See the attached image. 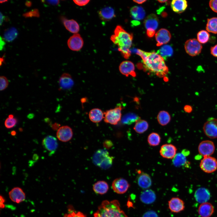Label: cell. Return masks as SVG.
Here are the masks:
<instances>
[{"mask_svg":"<svg viewBox=\"0 0 217 217\" xmlns=\"http://www.w3.org/2000/svg\"><path fill=\"white\" fill-rule=\"evenodd\" d=\"M136 53L141 57L144 67L149 72L159 77H163L168 73V69L164 59L156 52L137 49Z\"/></svg>","mask_w":217,"mask_h":217,"instance_id":"6da1fadb","label":"cell"},{"mask_svg":"<svg viewBox=\"0 0 217 217\" xmlns=\"http://www.w3.org/2000/svg\"><path fill=\"white\" fill-rule=\"evenodd\" d=\"M133 35L126 31L121 26L116 27L114 34L110 38L112 41L118 47V49L124 57L128 59L131 55L130 50L132 42Z\"/></svg>","mask_w":217,"mask_h":217,"instance_id":"7a4b0ae2","label":"cell"},{"mask_svg":"<svg viewBox=\"0 0 217 217\" xmlns=\"http://www.w3.org/2000/svg\"><path fill=\"white\" fill-rule=\"evenodd\" d=\"M94 217H128L120 207L118 201L105 200L94 214Z\"/></svg>","mask_w":217,"mask_h":217,"instance_id":"3957f363","label":"cell"},{"mask_svg":"<svg viewBox=\"0 0 217 217\" xmlns=\"http://www.w3.org/2000/svg\"><path fill=\"white\" fill-rule=\"evenodd\" d=\"M113 157L110 156L108 152L105 150H98L93 157L94 163L101 168L106 169L111 165Z\"/></svg>","mask_w":217,"mask_h":217,"instance_id":"277c9868","label":"cell"},{"mask_svg":"<svg viewBox=\"0 0 217 217\" xmlns=\"http://www.w3.org/2000/svg\"><path fill=\"white\" fill-rule=\"evenodd\" d=\"M122 109L121 106H120L104 112L105 122L112 125L117 124L121 119Z\"/></svg>","mask_w":217,"mask_h":217,"instance_id":"5b68a950","label":"cell"},{"mask_svg":"<svg viewBox=\"0 0 217 217\" xmlns=\"http://www.w3.org/2000/svg\"><path fill=\"white\" fill-rule=\"evenodd\" d=\"M184 49L186 53L191 56H195L201 52L202 46L197 40L195 38L187 40L184 44Z\"/></svg>","mask_w":217,"mask_h":217,"instance_id":"8992f818","label":"cell"},{"mask_svg":"<svg viewBox=\"0 0 217 217\" xmlns=\"http://www.w3.org/2000/svg\"><path fill=\"white\" fill-rule=\"evenodd\" d=\"M144 23L147 36L150 37H153L158 26L159 20L157 16L154 14H150L145 18Z\"/></svg>","mask_w":217,"mask_h":217,"instance_id":"52a82bcc","label":"cell"},{"mask_svg":"<svg viewBox=\"0 0 217 217\" xmlns=\"http://www.w3.org/2000/svg\"><path fill=\"white\" fill-rule=\"evenodd\" d=\"M203 129L205 134L209 138H217V118H209L204 123Z\"/></svg>","mask_w":217,"mask_h":217,"instance_id":"ba28073f","label":"cell"},{"mask_svg":"<svg viewBox=\"0 0 217 217\" xmlns=\"http://www.w3.org/2000/svg\"><path fill=\"white\" fill-rule=\"evenodd\" d=\"M200 166L205 173H213L217 169V160L210 156L204 157L201 161Z\"/></svg>","mask_w":217,"mask_h":217,"instance_id":"9c48e42d","label":"cell"},{"mask_svg":"<svg viewBox=\"0 0 217 217\" xmlns=\"http://www.w3.org/2000/svg\"><path fill=\"white\" fill-rule=\"evenodd\" d=\"M215 150V146L213 142L209 140H204L201 142L198 146L200 154L204 157L210 156Z\"/></svg>","mask_w":217,"mask_h":217,"instance_id":"30bf717a","label":"cell"},{"mask_svg":"<svg viewBox=\"0 0 217 217\" xmlns=\"http://www.w3.org/2000/svg\"><path fill=\"white\" fill-rule=\"evenodd\" d=\"M130 187L128 181L122 178H118L115 179L112 184L113 190L116 193L121 194L125 193Z\"/></svg>","mask_w":217,"mask_h":217,"instance_id":"8fae6325","label":"cell"},{"mask_svg":"<svg viewBox=\"0 0 217 217\" xmlns=\"http://www.w3.org/2000/svg\"><path fill=\"white\" fill-rule=\"evenodd\" d=\"M68 47L71 50L78 51L83 47V41L80 35L78 33L73 34L68 39L67 42Z\"/></svg>","mask_w":217,"mask_h":217,"instance_id":"7c38bea8","label":"cell"},{"mask_svg":"<svg viewBox=\"0 0 217 217\" xmlns=\"http://www.w3.org/2000/svg\"><path fill=\"white\" fill-rule=\"evenodd\" d=\"M177 149L174 145L171 144H165L161 147L159 153L163 158L173 159L176 154Z\"/></svg>","mask_w":217,"mask_h":217,"instance_id":"4fadbf2b","label":"cell"},{"mask_svg":"<svg viewBox=\"0 0 217 217\" xmlns=\"http://www.w3.org/2000/svg\"><path fill=\"white\" fill-rule=\"evenodd\" d=\"M73 135L71 128L68 126L60 127L56 133L57 138L59 140L63 142H66L71 140Z\"/></svg>","mask_w":217,"mask_h":217,"instance_id":"5bb4252c","label":"cell"},{"mask_svg":"<svg viewBox=\"0 0 217 217\" xmlns=\"http://www.w3.org/2000/svg\"><path fill=\"white\" fill-rule=\"evenodd\" d=\"M42 144L43 147L50 152V155L55 153L58 146L56 138L50 135L45 137L42 140Z\"/></svg>","mask_w":217,"mask_h":217,"instance_id":"9a60e30c","label":"cell"},{"mask_svg":"<svg viewBox=\"0 0 217 217\" xmlns=\"http://www.w3.org/2000/svg\"><path fill=\"white\" fill-rule=\"evenodd\" d=\"M155 38L157 46H159L168 42L171 39V35L168 30L161 29L155 34Z\"/></svg>","mask_w":217,"mask_h":217,"instance_id":"2e32d148","label":"cell"},{"mask_svg":"<svg viewBox=\"0 0 217 217\" xmlns=\"http://www.w3.org/2000/svg\"><path fill=\"white\" fill-rule=\"evenodd\" d=\"M169 208L173 212L178 213L183 210L185 208L184 201L177 197H173L168 202Z\"/></svg>","mask_w":217,"mask_h":217,"instance_id":"e0dca14e","label":"cell"},{"mask_svg":"<svg viewBox=\"0 0 217 217\" xmlns=\"http://www.w3.org/2000/svg\"><path fill=\"white\" fill-rule=\"evenodd\" d=\"M137 173L139 175L137 180L139 186L143 189H146L150 187L152 185V182L149 175L140 170H138Z\"/></svg>","mask_w":217,"mask_h":217,"instance_id":"ac0fdd59","label":"cell"},{"mask_svg":"<svg viewBox=\"0 0 217 217\" xmlns=\"http://www.w3.org/2000/svg\"><path fill=\"white\" fill-rule=\"evenodd\" d=\"M119 68L121 73L126 77L130 75L135 76L134 66L131 61H126L122 62L120 64Z\"/></svg>","mask_w":217,"mask_h":217,"instance_id":"d6986e66","label":"cell"},{"mask_svg":"<svg viewBox=\"0 0 217 217\" xmlns=\"http://www.w3.org/2000/svg\"><path fill=\"white\" fill-rule=\"evenodd\" d=\"M9 197L14 202L19 203L25 200V194L22 190L19 187H15L9 192Z\"/></svg>","mask_w":217,"mask_h":217,"instance_id":"ffe728a7","label":"cell"},{"mask_svg":"<svg viewBox=\"0 0 217 217\" xmlns=\"http://www.w3.org/2000/svg\"><path fill=\"white\" fill-rule=\"evenodd\" d=\"M214 210L213 205L206 202L201 204L198 209V212L201 217H210L213 214Z\"/></svg>","mask_w":217,"mask_h":217,"instance_id":"44dd1931","label":"cell"},{"mask_svg":"<svg viewBox=\"0 0 217 217\" xmlns=\"http://www.w3.org/2000/svg\"><path fill=\"white\" fill-rule=\"evenodd\" d=\"M209 191L205 188H200L195 192L194 197L196 200L201 203L206 202L210 198Z\"/></svg>","mask_w":217,"mask_h":217,"instance_id":"7402d4cb","label":"cell"},{"mask_svg":"<svg viewBox=\"0 0 217 217\" xmlns=\"http://www.w3.org/2000/svg\"><path fill=\"white\" fill-rule=\"evenodd\" d=\"M74 84V82L71 76L67 73H63L59 80V84L61 89H69Z\"/></svg>","mask_w":217,"mask_h":217,"instance_id":"603a6c76","label":"cell"},{"mask_svg":"<svg viewBox=\"0 0 217 217\" xmlns=\"http://www.w3.org/2000/svg\"><path fill=\"white\" fill-rule=\"evenodd\" d=\"M156 198L155 193L151 189H147L143 191L140 196L141 202L146 204H150L153 203Z\"/></svg>","mask_w":217,"mask_h":217,"instance_id":"cb8c5ba5","label":"cell"},{"mask_svg":"<svg viewBox=\"0 0 217 217\" xmlns=\"http://www.w3.org/2000/svg\"><path fill=\"white\" fill-rule=\"evenodd\" d=\"M65 28L69 32L74 34L79 31L80 27L76 21L73 19L68 20L62 17L61 19Z\"/></svg>","mask_w":217,"mask_h":217,"instance_id":"d4e9b609","label":"cell"},{"mask_svg":"<svg viewBox=\"0 0 217 217\" xmlns=\"http://www.w3.org/2000/svg\"><path fill=\"white\" fill-rule=\"evenodd\" d=\"M171 6L174 11L178 14L181 13L187 8V2L185 0H173L171 2Z\"/></svg>","mask_w":217,"mask_h":217,"instance_id":"484cf974","label":"cell"},{"mask_svg":"<svg viewBox=\"0 0 217 217\" xmlns=\"http://www.w3.org/2000/svg\"><path fill=\"white\" fill-rule=\"evenodd\" d=\"M99 15L101 19L104 21L111 20L115 16L114 9L109 7L103 8L100 10L99 11Z\"/></svg>","mask_w":217,"mask_h":217,"instance_id":"4316f807","label":"cell"},{"mask_svg":"<svg viewBox=\"0 0 217 217\" xmlns=\"http://www.w3.org/2000/svg\"><path fill=\"white\" fill-rule=\"evenodd\" d=\"M130 14L132 18L136 20H143L145 15L144 9L140 6H134L132 7L130 11Z\"/></svg>","mask_w":217,"mask_h":217,"instance_id":"83f0119b","label":"cell"},{"mask_svg":"<svg viewBox=\"0 0 217 217\" xmlns=\"http://www.w3.org/2000/svg\"><path fill=\"white\" fill-rule=\"evenodd\" d=\"M89 117L90 120L93 122L98 123L104 118V112L100 109L93 108L90 111Z\"/></svg>","mask_w":217,"mask_h":217,"instance_id":"f1b7e54d","label":"cell"},{"mask_svg":"<svg viewBox=\"0 0 217 217\" xmlns=\"http://www.w3.org/2000/svg\"><path fill=\"white\" fill-rule=\"evenodd\" d=\"M186 155L183 153L176 154L173 159L172 162L174 165L177 167L188 166L189 163L187 162Z\"/></svg>","mask_w":217,"mask_h":217,"instance_id":"f546056e","label":"cell"},{"mask_svg":"<svg viewBox=\"0 0 217 217\" xmlns=\"http://www.w3.org/2000/svg\"><path fill=\"white\" fill-rule=\"evenodd\" d=\"M108 185L105 181H99L96 183L93 186V189L96 193L103 194L106 193L108 189Z\"/></svg>","mask_w":217,"mask_h":217,"instance_id":"4dcf8cb0","label":"cell"},{"mask_svg":"<svg viewBox=\"0 0 217 217\" xmlns=\"http://www.w3.org/2000/svg\"><path fill=\"white\" fill-rule=\"evenodd\" d=\"M173 52V49L171 46L165 45L162 46L156 53L166 60L172 55Z\"/></svg>","mask_w":217,"mask_h":217,"instance_id":"1f68e13d","label":"cell"},{"mask_svg":"<svg viewBox=\"0 0 217 217\" xmlns=\"http://www.w3.org/2000/svg\"><path fill=\"white\" fill-rule=\"evenodd\" d=\"M149 127V124L146 121L139 119L136 122L134 129L138 134L143 133L147 130Z\"/></svg>","mask_w":217,"mask_h":217,"instance_id":"d6a6232c","label":"cell"},{"mask_svg":"<svg viewBox=\"0 0 217 217\" xmlns=\"http://www.w3.org/2000/svg\"><path fill=\"white\" fill-rule=\"evenodd\" d=\"M171 116L169 113L165 111H160L157 116V120L160 124L165 126L171 120Z\"/></svg>","mask_w":217,"mask_h":217,"instance_id":"836d02e7","label":"cell"},{"mask_svg":"<svg viewBox=\"0 0 217 217\" xmlns=\"http://www.w3.org/2000/svg\"><path fill=\"white\" fill-rule=\"evenodd\" d=\"M206 29L208 32L217 34V17H213L207 19Z\"/></svg>","mask_w":217,"mask_h":217,"instance_id":"e575fe53","label":"cell"},{"mask_svg":"<svg viewBox=\"0 0 217 217\" xmlns=\"http://www.w3.org/2000/svg\"><path fill=\"white\" fill-rule=\"evenodd\" d=\"M18 33L17 29L11 27L7 29L5 32L3 37L6 41L10 42L14 40L17 37Z\"/></svg>","mask_w":217,"mask_h":217,"instance_id":"d590c367","label":"cell"},{"mask_svg":"<svg viewBox=\"0 0 217 217\" xmlns=\"http://www.w3.org/2000/svg\"><path fill=\"white\" fill-rule=\"evenodd\" d=\"M147 142L149 145L151 146L158 145L161 142V137L157 133L152 132L148 136Z\"/></svg>","mask_w":217,"mask_h":217,"instance_id":"8d00e7d4","label":"cell"},{"mask_svg":"<svg viewBox=\"0 0 217 217\" xmlns=\"http://www.w3.org/2000/svg\"><path fill=\"white\" fill-rule=\"evenodd\" d=\"M140 119V117L136 114L134 113H129L124 116L122 119L123 123L131 124Z\"/></svg>","mask_w":217,"mask_h":217,"instance_id":"74e56055","label":"cell"},{"mask_svg":"<svg viewBox=\"0 0 217 217\" xmlns=\"http://www.w3.org/2000/svg\"><path fill=\"white\" fill-rule=\"evenodd\" d=\"M210 35L206 30H202L199 31L197 33V40L201 44H205L207 42L209 39Z\"/></svg>","mask_w":217,"mask_h":217,"instance_id":"f35d334b","label":"cell"},{"mask_svg":"<svg viewBox=\"0 0 217 217\" xmlns=\"http://www.w3.org/2000/svg\"><path fill=\"white\" fill-rule=\"evenodd\" d=\"M17 122V119L14 118H7L5 122V125L7 128L10 129L14 127L16 124Z\"/></svg>","mask_w":217,"mask_h":217,"instance_id":"ab89813d","label":"cell"},{"mask_svg":"<svg viewBox=\"0 0 217 217\" xmlns=\"http://www.w3.org/2000/svg\"><path fill=\"white\" fill-rule=\"evenodd\" d=\"M8 81L5 76H1L0 77V90L3 91L5 89L8 85Z\"/></svg>","mask_w":217,"mask_h":217,"instance_id":"60d3db41","label":"cell"},{"mask_svg":"<svg viewBox=\"0 0 217 217\" xmlns=\"http://www.w3.org/2000/svg\"><path fill=\"white\" fill-rule=\"evenodd\" d=\"M209 5L212 10L217 13V0H210L209 2Z\"/></svg>","mask_w":217,"mask_h":217,"instance_id":"b9f144b4","label":"cell"},{"mask_svg":"<svg viewBox=\"0 0 217 217\" xmlns=\"http://www.w3.org/2000/svg\"><path fill=\"white\" fill-rule=\"evenodd\" d=\"M66 217H86L83 213L80 212H72L66 215Z\"/></svg>","mask_w":217,"mask_h":217,"instance_id":"7bdbcfd3","label":"cell"},{"mask_svg":"<svg viewBox=\"0 0 217 217\" xmlns=\"http://www.w3.org/2000/svg\"><path fill=\"white\" fill-rule=\"evenodd\" d=\"M142 217H159L156 212L153 210H149L145 213Z\"/></svg>","mask_w":217,"mask_h":217,"instance_id":"ee69618b","label":"cell"},{"mask_svg":"<svg viewBox=\"0 0 217 217\" xmlns=\"http://www.w3.org/2000/svg\"><path fill=\"white\" fill-rule=\"evenodd\" d=\"M74 3L78 5L83 6L87 5L90 2L89 0H73Z\"/></svg>","mask_w":217,"mask_h":217,"instance_id":"f6af8a7d","label":"cell"},{"mask_svg":"<svg viewBox=\"0 0 217 217\" xmlns=\"http://www.w3.org/2000/svg\"><path fill=\"white\" fill-rule=\"evenodd\" d=\"M32 14V16L38 17L39 15L38 11L36 9L31 11L29 13H26L24 14V16L26 17H30L31 16Z\"/></svg>","mask_w":217,"mask_h":217,"instance_id":"bcb514c9","label":"cell"},{"mask_svg":"<svg viewBox=\"0 0 217 217\" xmlns=\"http://www.w3.org/2000/svg\"><path fill=\"white\" fill-rule=\"evenodd\" d=\"M210 53L211 54L215 57H217V44L211 47Z\"/></svg>","mask_w":217,"mask_h":217,"instance_id":"7dc6e473","label":"cell"},{"mask_svg":"<svg viewBox=\"0 0 217 217\" xmlns=\"http://www.w3.org/2000/svg\"><path fill=\"white\" fill-rule=\"evenodd\" d=\"M184 111L187 113H190L193 111L192 106L189 105H186L184 108Z\"/></svg>","mask_w":217,"mask_h":217,"instance_id":"c3c4849f","label":"cell"},{"mask_svg":"<svg viewBox=\"0 0 217 217\" xmlns=\"http://www.w3.org/2000/svg\"><path fill=\"white\" fill-rule=\"evenodd\" d=\"M104 146L106 148H109L113 145L112 142L109 140H106L104 142Z\"/></svg>","mask_w":217,"mask_h":217,"instance_id":"681fc988","label":"cell"},{"mask_svg":"<svg viewBox=\"0 0 217 217\" xmlns=\"http://www.w3.org/2000/svg\"><path fill=\"white\" fill-rule=\"evenodd\" d=\"M47 3L52 5H57L59 3V0H48L45 1Z\"/></svg>","mask_w":217,"mask_h":217,"instance_id":"f907efd6","label":"cell"},{"mask_svg":"<svg viewBox=\"0 0 217 217\" xmlns=\"http://www.w3.org/2000/svg\"><path fill=\"white\" fill-rule=\"evenodd\" d=\"M60 125L59 124L55 123L52 124L51 126V127L54 130H58L60 127Z\"/></svg>","mask_w":217,"mask_h":217,"instance_id":"816d5d0a","label":"cell"},{"mask_svg":"<svg viewBox=\"0 0 217 217\" xmlns=\"http://www.w3.org/2000/svg\"><path fill=\"white\" fill-rule=\"evenodd\" d=\"M0 207L1 208H3L5 207V206L4 203L5 202V200L4 197L1 195L0 196Z\"/></svg>","mask_w":217,"mask_h":217,"instance_id":"f5cc1de1","label":"cell"},{"mask_svg":"<svg viewBox=\"0 0 217 217\" xmlns=\"http://www.w3.org/2000/svg\"><path fill=\"white\" fill-rule=\"evenodd\" d=\"M5 43L3 39L1 37H0V50H1L3 49V47L5 45Z\"/></svg>","mask_w":217,"mask_h":217,"instance_id":"db71d44e","label":"cell"},{"mask_svg":"<svg viewBox=\"0 0 217 217\" xmlns=\"http://www.w3.org/2000/svg\"><path fill=\"white\" fill-rule=\"evenodd\" d=\"M5 16L2 14V13H0V25H1L2 24V23L3 20L5 19Z\"/></svg>","mask_w":217,"mask_h":217,"instance_id":"11a10c76","label":"cell"},{"mask_svg":"<svg viewBox=\"0 0 217 217\" xmlns=\"http://www.w3.org/2000/svg\"><path fill=\"white\" fill-rule=\"evenodd\" d=\"M133 1L139 4H142L146 1V0H133Z\"/></svg>","mask_w":217,"mask_h":217,"instance_id":"9f6ffc18","label":"cell"},{"mask_svg":"<svg viewBox=\"0 0 217 217\" xmlns=\"http://www.w3.org/2000/svg\"><path fill=\"white\" fill-rule=\"evenodd\" d=\"M34 117V114H29L28 116L27 117L29 118H33Z\"/></svg>","mask_w":217,"mask_h":217,"instance_id":"6f0895ef","label":"cell"},{"mask_svg":"<svg viewBox=\"0 0 217 217\" xmlns=\"http://www.w3.org/2000/svg\"><path fill=\"white\" fill-rule=\"evenodd\" d=\"M11 135L14 136L16 135V132L15 131H13L11 132Z\"/></svg>","mask_w":217,"mask_h":217,"instance_id":"680465c9","label":"cell"},{"mask_svg":"<svg viewBox=\"0 0 217 217\" xmlns=\"http://www.w3.org/2000/svg\"><path fill=\"white\" fill-rule=\"evenodd\" d=\"M26 5L27 6H30L31 5V2H27L26 3Z\"/></svg>","mask_w":217,"mask_h":217,"instance_id":"91938a15","label":"cell"},{"mask_svg":"<svg viewBox=\"0 0 217 217\" xmlns=\"http://www.w3.org/2000/svg\"><path fill=\"white\" fill-rule=\"evenodd\" d=\"M158 1L160 3H164L165 2H167V0H158Z\"/></svg>","mask_w":217,"mask_h":217,"instance_id":"94428289","label":"cell"},{"mask_svg":"<svg viewBox=\"0 0 217 217\" xmlns=\"http://www.w3.org/2000/svg\"><path fill=\"white\" fill-rule=\"evenodd\" d=\"M8 117L10 118H14V115L12 114L9 115Z\"/></svg>","mask_w":217,"mask_h":217,"instance_id":"6125c7cd","label":"cell"},{"mask_svg":"<svg viewBox=\"0 0 217 217\" xmlns=\"http://www.w3.org/2000/svg\"><path fill=\"white\" fill-rule=\"evenodd\" d=\"M7 1V0H0V3H3V2H5Z\"/></svg>","mask_w":217,"mask_h":217,"instance_id":"be15d7a7","label":"cell"}]
</instances>
